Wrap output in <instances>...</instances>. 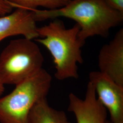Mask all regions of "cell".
<instances>
[{
    "instance_id": "cell-4",
    "label": "cell",
    "mask_w": 123,
    "mask_h": 123,
    "mask_svg": "<svg viewBox=\"0 0 123 123\" xmlns=\"http://www.w3.org/2000/svg\"><path fill=\"white\" fill-rule=\"evenodd\" d=\"M43 62L38 46L32 40H12L0 55V82L16 86L41 70Z\"/></svg>"
},
{
    "instance_id": "cell-1",
    "label": "cell",
    "mask_w": 123,
    "mask_h": 123,
    "mask_svg": "<svg viewBox=\"0 0 123 123\" xmlns=\"http://www.w3.org/2000/svg\"><path fill=\"white\" fill-rule=\"evenodd\" d=\"M30 10L37 22L60 17L76 21L80 26L79 38L84 42L94 36L107 37L110 29L123 22V14L111 7L105 0H71L60 8Z\"/></svg>"
},
{
    "instance_id": "cell-3",
    "label": "cell",
    "mask_w": 123,
    "mask_h": 123,
    "mask_svg": "<svg viewBox=\"0 0 123 123\" xmlns=\"http://www.w3.org/2000/svg\"><path fill=\"white\" fill-rule=\"evenodd\" d=\"M52 80L51 75L43 68L0 98V123H28L31 109L37 102L46 98Z\"/></svg>"
},
{
    "instance_id": "cell-8",
    "label": "cell",
    "mask_w": 123,
    "mask_h": 123,
    "mask_svg": "<svg viewBox=\"0 0 123 123\" xmlns=\"http://www.w3.org/2000/svg\"><path fill=\"white\" fill-rule=\"evenodd\" d=\"M36 22L33 11L22 8L0 17V42L6 37L20 35L28 39H37L39 36Z\"/></svg>"
},
{
    "instance_id": "cell-14",
    "label": "cell",
    "mask_w": 123,
    "mask_h": 123,
    "mask_svg": "<svg viewBox=\"0 0 123 123\" xmlns=\"http://www.w3.org/2000/svg\"><path fill=\"white\" fill-rule=\"evenodd\" d=\"M105 123H113L112 122H111L110 120H107L106 121Z\"/></svg>"
},
{
    "instance_id": "cell-2",
    "label": "cell",
    "mask_w": 123,
    "mask_h": 123,
    "mask_svg": "<svg viewBox=\"0 0 123 123\" xmlns=\"http://www.w3.org/2000/svg\"><path fill=\"white\" fill-rule=\"evenodd\" d=\"M37 31L42 38L36 41L45 47L53 57L55 77L59 80L78 79L77 64L83 63L81 48L85 42L79 38V25L76 23L67 29L62 21L55 19Z\"/></svg>"
},
{
    "instance_id": "cell-13",
    "label": "cell",
    "mask_w": 123,
    "mask_h": 123,
    "mask_svg": "<svg viewBox=\"0 0 123 123\" xmlns=\"http://www.w3.org/2000/svg\"><path fill=\"white\" fill-rule=\"evenodd\" d=\"M4 85L0 82V97L2 94L3 92H4Z\"/></svg>"
},
{
    "instance_id": "cell-9",
    "label": "cell",
    "mask_w": 123,
    "mask_h": 123,
    "mask_svg": "<svg viewBox=\"0 0 123 123\" xmlns=\"http://www.w3.org/2000/svg\"><path fill=\"white\" fill-rule=\"evenodd\" d=\"M28 123H72L65 113L49 105L46 98L37 102L31 109Z\"/></svg>"
},
{
    "instance_id": "cell-10",
    "label": "cell",
    "mask_w": 123,
    "mask_h": 123,
    "mask_svg": "<svg viewBox=\"0 0 123 123\" xmlns=\"http://www.w3.org/2000/svg\"><path fill=\"white\" fill-rule=\"evenodd\" d=\"M12 7L27 10L42 6L49 10L58 9L65 6L71 0H6Z\"/></svg>"
},
{
    "instance_id": "cell-12",
    "label": "cell",
    "mask_w": 123,
    "mask_h": 123,
    "mask_svg": "<svg viewBox=\"0 0 123 123\" xmlns=\"http://www.w3.org/2000/svg\"><path fill=\"white\" fill-rule=\"evenodd\" d=\"M112 8L123 14V0H105Z\"/></svg>"
},
{
    "instance_id": "cell-6",
    "label": "cell",
    "mask_w": 123,
    "mask_h": 123,
    "mask_svg": "<svg viewBox=\"0 0 123 123\" xmlns=\"http://www.w3.org/2000/svg\"><path fill=\"white\" fill-rule=\"evenodd\" d=\"M96 95L94 88L89 82L84 99L73 93L69 94L68 110L74 114L77 123H105L107 110Z\"/></svg>"
},
{
    "instance_id": "cell-5",
    "label": "cell",
    "mask_w": 123,
    "mask_h": 123,
    "mask_svg": "<svg viewBox=\"0 0 123 123\" xmlns=\"http://www.w3.org/2000/svg\"><path fill=\"white\" fill-rule=\"evenodd\" d=\"M89 80L94 88L98 100L108 110L110 121L123 123V87L99 71L90 73Z\"/></svg>"
},
{
    "instance_id": "cell-11",
    "label": "cell",
    "mask_w": 123,
    "mask_h": 123,
    "mask_svg": "<svg viewBox=\"0 0 123 123\" xmlns=\"http://www.w3.org/2000/svg\"><path fill=\"white\" fill-rule=\"evenodd\" d=\"M12 9V6L6 0H0V16L11 13Z\"/></svg>"
},
{
    "instance_id": "cell-7",
    "label": "cell",
    "mask_w": 123,
    "mask_h": 123,
    "mask_svg": "<svg viewBox=\"0 0 123 123\" xmlns=\"http://www.w3.org/2000/svg\"><path fill=\"white\" fill-rule=\"evenodd\" d=\"M99 72L123 87V29L103 46L98 56Z\"/></svg>"
}]
</instances>
